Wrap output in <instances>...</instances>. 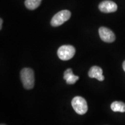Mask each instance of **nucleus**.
I'll use <instances>...</instances> for the list:
<instances>
[{"label":"nucleus","mask_w":125,"mask_h":125,"mask_svg":"<svg viewBox=\"0 0 125 125\" xmlns=\"http://www.w3.org/2000/svg\"><path fill=\"white\" fill-rule=\"evenodd\" d=\"M20 78L25 89L30 90L33 88L35 78L34 71L31 68H23L20 72Z\"/></svg>","instance_id":"f257e3e1"},{"label":"nucleus","mask_w":125,"mask_h":125,"mask_svg":"<svg viewBox=\"0 0 125 125\" xmlns=\"http://www.w3.org/2000/svg\"><path fill=\"white\" fill-rule=\"evenodd\" d=\"M71 105L76 113L83 115L87 111V104L85 98L81 96H76L71 101Z\"/></svg>","instance_id":"f03ea898"},{"label":"nucleus","mask_w":125,"mask_h":125,"mask_svg":"<svg viewBox=\"0 0 125 125\" xmlns=\"http://www.w3.org/2000/svg\"><path fill=\"white\" fill-rule=\"evenodd\" d=\"M75 53V49L71 45H62L59 48L57 55L61 60H69L73 58Z\"/></svg>","instance_id":"7ed1b4c3"},{"label":"nucleus","mask_w":125,"mask_h":125,"mask_svg":"<svg viewBox=\"0 0 125 125\" xmlns=\"http://www.w3.org/2000/svg\"><path fill=\"white\" fill-rule=\"evenodd\" d=\"M71 12L68 10H63L57 13L51 20V25L53 27H57L69 20L71 17Z\"/></svg>","instance_id":"20e7f679"},{"label":"nucleus","mask_w":125,"mask_h":125,"mask_svg":"<svg viewBox=\"0 0 125 125\" xmlns=\"http://www.w3.org/2000/svg\"><path fill=\"white\" fill-rule=\"evenodd\" d=\"M99 35L101 40L108 43L113 42L115 40V35L110 29L105 27H101L98 30Z\"/></svg>","instance_id":"39448f33"},{"label":"nucleus","mask_w":125,"mask_h":125,"mask_svg":"<svg viewBox=\"0 0 125 125\" xmlns=\"http://www.w3.org/2000/svg\"><path fill=\"white\" fill-rule=\"evenodd\" d=\"M98 8L101 12L104 13H112L116 11L118 7L115 2L109 0H106L101 2L99 4Z\"/></svg>","instance_id":"423d86ee"},{"label":"nucleus","mask_w":125,"mask_h":125,"mask_svg":"<svg viewBox=\"0 0 125 125\" xmlns=\"http://www.w3.org/2000/svg\"><path fill=\"white\" fill-rule=\"evenodd\" d=\"M89 76L91 78H96L99 81L104 80L103 75V70L98 66H93L90 68L88 73Z\"/></svg>","instance_id":"0eeeda50"},{"label":"nucleus","mask_w":125,"mask_h":125,"mask_svg":"<svg viewBox=\"0 0 125 125\" xmlns=\"http://www.w3.org/2000/svg\"><path fill=\"white\" fill-rule=\"evenodd\" d=\"M64 79L66 81L67 84L73 85L79 79V76L73 74V70L71 68H68L65 70L64 73Z\"/></svg>","instance_id":"6e6552de"},{"label":"nucleus","mask_w":125,"mask_h":125,"mask_svg":"<svg viewBox=\"0 0 125 125\" xmlns=\"http://www.w3.org/2000/svg\"><path fill=\"white\" fill-rule=\"evenodd\" d=\"M111 108L114 112H125V104L121 101H114L111 105Z\"/></svg>","instance_id":"1a4fd4ad"},{"label":"nucleus","mask_w":125,"mask_h":125,"mask_svg":"<svg viewBox=\"0 0 125 125\" xmlns=\"http://www.w3.org/2000/svg\"><path fill=\"white\" fill-rule=\"evenodd\" d=\"M42 0H26L25 5L27 9L34 10L40 5Z\"/></svg>","instance_id":"9d476101"},{"label":"nucleus","mask_w":125,"mask_h":125,"mask_svg":"<svg viewBox=\"0 0 125 125\" xmlns=\"http://www.w3.org/2000/svg\"><path fill=\"white\" fill-rule=\"evenodd\" d=\"M2 22H3V20L2 19H1V23H0V29H2Z\"/></svg>","instance_id":"9b49d317"},{"label":"nucleus","mask_w":125,"mask_h":125,"mask_svg":"<svg viewBox=\"0 0 125 125\" xmlns=\"http://www.w3.org/2000/svg\"><path fill=\"white\" fill-rule=\"evenodd\" d=\"M123 68L124 70V71H125V61H124L123 62Z\"/></svg>","instance_id":"f8f14e48"},{"label":"nucleus","mask_w":125,"mask_h":125,"mask_svg":"<svg viewBox=\"0 0 125 125\" xmlns=\"http://www.w3.org/2000/svg\"><path fill=\"white\" fill-rule=\"evenodd\" d=\"M1 125H4V124H1Z\"/></svg>","instance_id":"ddd939ff"}]
</instances>
